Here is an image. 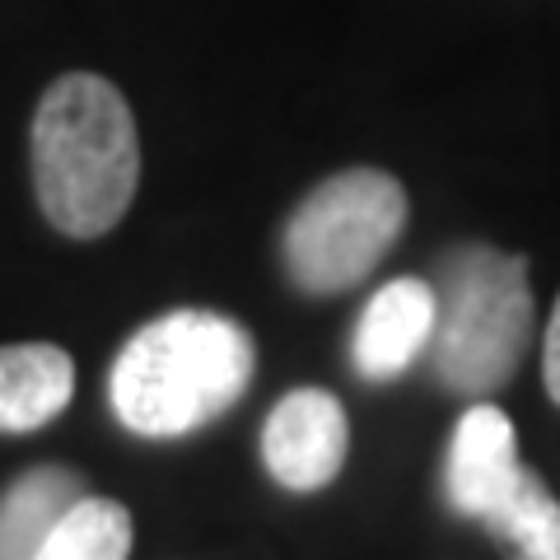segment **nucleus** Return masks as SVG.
Returning <instances> with one entry per match:
<instances>
[{
	"label": "nucleus",
	"instance_id": "obj_1",
	"mask_svg": "<svg viewBox=\"0 0 560 560\" xmlns=\"http://www.w3.org/2000/svg\"><path fill=\"white\" fill-rule=\"evenodd\" d=\"M253 337L210 308H173L121 346L108 374L117 420L145 440H178L210 425L248 393Z\"/></svg>",
	"mask_w": 560,
	"mask_h": 560
},
{
	"label": "nucleus",
	"instance_id": "obj_2",
	"mask_svg": "<svg viewBox=\"0 0 560 560\" xmlns=\"http://www.w3.org/2000/svg\"><path fill=\"white\" fill-rule=\"evenodd\" d=\"M140 183L136 117L113 80L61 75L33 113V187L70 238H98L127 215Z\"/></svg>",
	"mask_w": 560,
	"mask_h": 560
},
{
	"label": "nucleus",
	"instance_id": "obj_3",
	"mask_svg": "<svg viewBox=\"0 0 560 560\" xmlns=\"http://www.w3.org/2000/svg\"><path fill=\"white\" fill-rule=\"evenodd\" d=\"M533 341L528 261L486 243L448 253L434 280L430 360L448 393L486 397L514 378Z\"/></svg>",
	"mask_w": 560,
	"mask_h": 560
},
{
	"label": "nucleus",
	"instance_id": "obj_4",
	"mask_svg": "<svg viewBox=\"0 0 560 560\" xmlns=\"http://www.w3.org/2000/svg\"><path fill=\"white\" fill-rule=\"evenodd\" d=\"M407 224V191L383 168H346L294 206L285 271L308 294H341L370 276Z\"/></svg>",
	"mask_w": 560,
	"mask_h": 560
},
{
	"label": "nucleus",
	"instance_id": "obj_5",
	"mask_svg": "<svg viewBox=\"0 0 560 560\" xmlns=\"http://www.w3.org/2000/svg\"><path fill=\"white\" fill-rule=\"evenodd\" d=\"M346 444H350V425L341 401L323 388H294L267 416L261 463H267L276 486L308 495V490L337 481L346 463Z\"/></svg>",
	"mask_w": 560,
	"mask_h": 560
},
{
	"label": "nucleus",
	"instance_id": "obj_6",
	"mask_svg": "<svg viewBox=\"0 0 560 560\" xmlns=\"http://www.w3.org/2000/svg\"><path fill=\"white\" fill-rule=\"evenodd\" d=\"M518 440L514 425L495 401H477L467 407L458 430L448 444V504L467 518H486L495 510V500L518 481Z\"/></svg>",
	"mask_w": 560,
	"mask_h": 560
},
{
	"label": "nucleus",
	"instance_id": "obj_7",
	"mask_svg": "<svg viewBox=\"0 0 560 560\" xmlns=\"http://www.w3.org/2000/svg\"><path fill=\"white\" fill-rule=\"evenodd\" d=\"M434 337V285L416 276L388 280L355 323V370L374 383H388L401 370H411L420 350H430Z\"/></svg>",
	"mask_w": 560,
	"mask_h": 560
},
{
	"label": "nucleus",
	"instance_id": "obj_8",
	"mask_svg": "<svg viewBox=\"0 0 560 560\" xmlns=\"http://www.w3.org/2000/svg\"><path fill=\"white\" fill-rule=\"evenodd\" d=\"M75 397V360L51 341L0 346V430L28 434L51 425Z\"/></svg>",
	"mask_w": 560,
	"mask_h": 560
},
{
	"label": "nucleus",
	"instance_id": "obj_9",
	"mask_svg": "<svg viewBox=\"0 0 560 560\" xmlns=\"http://www.w3.org/2000/svg\"><path fill=\"white\" fill-rule=\"evenodd\" d=\"M80 500V477L66 467H33L0 500V560H33L47 533Z\"/></svg>",
	"mask_w": 560,
	"mask_h": 560
},
{
	"label": "nucleus",
	"instance_id": "obj_10",
	"mask_svg": "<svg viewBox=\"0 0 560 560\" xmlns=\"http://www.w3.org/2000/svg\"><path fill=\"white\" fill-rule=\"evenodd\" d=\"M481 523L495 533L510 560H560V500L528 467Z\"/></svg>",
	"mask_w": 560,
	"mask_h": 560
},
{
	"label": "nucleus",
	"instance_id": "obj_11",
	"mask_svg": "<svg viewBox=\"0 0 560 560\" xmlns=\"http://www.w3.org/2000/svg\"><path fill=\"white\" fill-rule=\"evenodd\" d=\"M131 556V514L127 504L80 495L66 518L47 533L33 560H127Z\"/></svg>",
	"mask_w": 560,
	"mask_h": 560
},
{
	"label": "nucleus",
	"instance_id": "obj_12",
	"mask_svg": "<svg viewBox=\"0 0 560 560\" xmlns=\"http://www.w3.org/2000/svg\"><path fill=\"white\" fill-rule=\"evenodd\" d=\"M541 378H547V393L560 407V300H556L551 323H547V346H541Z\"/></svg>",
	"mask_w": 560,
	"mask_h": 560
}]
</instances>
